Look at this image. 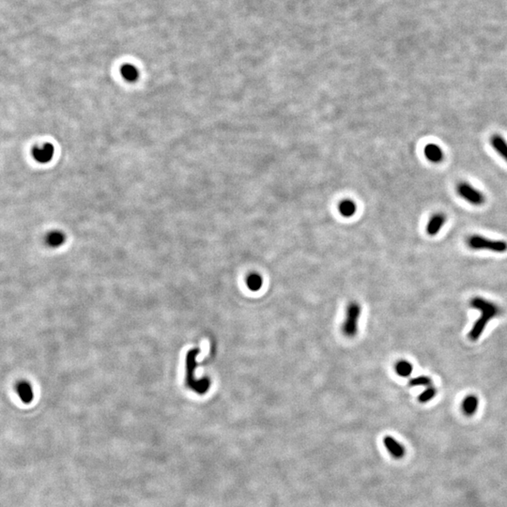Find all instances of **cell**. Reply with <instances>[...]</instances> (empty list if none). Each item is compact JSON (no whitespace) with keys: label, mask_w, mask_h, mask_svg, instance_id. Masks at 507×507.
Here are the masks:
<instances>
[{"label":"cell","mask_w":507,"mask_h":507,"mask_svg":"<svg viewBox=\"0 0 507 507\" xmlns=\"http://www.w3.org/2000/svg\"><path fill=\"white\" fill-rule=\"evenodd\" d=\"M64 240H65V237L61 232H52L50 233L48 237H47V244L50 245V246H53V247H56V246H59V245L63 244Z\"/></svg>","instance_id":"d6986e66"},{"label":"cell","mask_w":507,"mask_h":507,"mask_svg":"<svg viewBox=\"0 0 507 507\" xmlns=\"http://www.w3.org/2000/svg\"><path fill=\"white\" fill-rule=\"evenodd\" d=\"M262 277L255 272L250 273L246 277V286L251 291H257L262 287Z\"/></svg>","instance_id":"4fadbf2b"},{"label":"cell","mask_w":507,"mask_h":507,"mask_svg":"<svg viewBox=\"0 0 507 507\" xmlns=\"http://www.w3.org/2000/svg\"><path fill=\"white\" fill-rule=\"evenodd\" d=\"M339 210H340L341 214L345 217H351L356 211V206L353 201L345 200L340 204Z\"/></svg>","instance_id":"2e32d148"},{"label":"cell","mask_w":507,"mask_h":507,"mask_svg":"<svg viewBox=\"0 0 507 507\" xmlns=\"http://www.w3.org/2000/svg\"><path fill=\"white\" fill-rule=\"evenodd\" d=\"M479 406V400L477 397L470 395L463 399L462 402V411L467 416H472L476 413Z\"/></svg>","instance_id":"8fae6325"},{"label":"cell","mask_w":507,"mask_h":507,"mask_svg":"<svg viewBox=\"0 0 507 507\" xmlns=\"http://www.w3.org/2000/svg\"><path fill=\"white\" fill-rule=\"evenodd\" d=\"M54 146L48 143L40 148H35L33 150V157L38 163H46L51 161L54 156Z\"/></svg>","instance_id":"9c48e42d"},{"label":"cell","mask_w":507,"mask_h":507,"mask_svg":"<svg viewBox=\"0 0 507 507\" xmlns=\"http://www.w3.org/2000/svg\"><path fill=\"white\" fill-rule=\"evenodd\" d=\"M446 222V215L442 212L435 213L432 217L429 219L427 225H426V233L429 236L437 235L442 227H444Z\"/></svg>","instance_id":"52a82bcc"},{"label":"cell","mask_w":507,"mask_h":507,"mask_svg":"<svg viewBox=\"0 0 507 507\" xmlns=\"http://www.w3.org/2000/svg\"><path fill=\"white\" fill-rule=\"evenodd\" d=\"M395 369H396L397 374L400 377L407 378L411 375L412 370H413V366L410 362H407L406 360H400L396 363Z\"/></svg>","instance_id":"7c38bea8"},{"label":"cell","mask_w":507,"mask_h":507,"mask_svg":"<svg viewBox=\"0 0 507 507\" xmlns=\"http://www.w3.org/2000/svg\"><path fill=\"white\" fill-rule=\"evenodd\" d=\"M121 74L126 81L136 82L138 78L139 73L135 66L127 64L121 68Z\"/></svg>","instance_id":"5bb4252c"},{"label":"cell","mask_w":507,"mask_h":507,"mask_svg":"<svg viewBox=\"0 0 507 507\" xmlns=\"http://www.w3.org/2000/svg\"><path fill=\"white\" fill-rule=\"evenodd\" d=\"M493 150L507 163V141L500 135H493L490 138Z\"/></svg>","instance_id":"30bf717a"},{"label":"cell","mask_w":507,"mask_h":507,"mask_svg":"<svg viewBox=\"0 0 507 507\" xmlns=\"http://www.w3.org/2000/svg\"><path fill=\"white\" fill-rule=\"evenodd\" d=\"M467 245L472 250H489L494 253H506L507 243L502 240H492L484 236H470L467 240Z\"/></svg>","instance_id":"3957f363"},{"label":"cell","mask_w":507,"mask_h":507,"mask_svg":"<svg viewBox=\"0 0 507 507\" xmlns=\"http://www.w3.org/2000/svg\"><path fill=\"white\" fill-rule=\"evenodd\" d=\"M456 192L461 199L473 206H481L486 201L484 194L466 181H462L457 184Z\"/></svg>","instance_id":"5b68a950"},{"label":"cell","mask_w":507,"mask_h":507,"mask_svg":"<svg viewBox=\"0 0 507 507\" xmlns=\"http://www.w3.org/2000/svg\"><path fill=\"white\" fill-rule=\"evenodd\" d=\"M408 384L410 387H418V386L429 387L432 384V380H431V378H429L427 376H418V377H415L409 380Z\"/></svg>","instance_id":"ac0fdd59"},{"label":"cell","mask_w":507,"mask_h":507,"mask_svg":"<svg viewBox=\"0 0 507 507\" xmlns=\"http://www.w3.org/2000/svg\"><path fill=\"white\" fill-rule=\"evenodd\" d=\"M424 154L427 161L432 163H440L444 159V151L442 148L434 143H429L424 149Z\"/></svg>","instance_id":"ba28073f"},{"label":"cell","mask_w":507,"mask_h":507,"mask_svg":"<svg viewBox=\"0 0 507 507\" xmlns=\"http://www.w3.org/2000/svg\"><path fill=\"white\" fill-rule=\"evenodd\" d=\"M438 391L435 388L434 386H429V387H426V389L425 391H423L419 397H418V401L420 403H423V404H426L427 402H429L430 400L434 399L437 395Z\"/></svg>","instance_id":"e0dca14e"},{"label":"cell","mask_w":507,"mask_h":507,"mask_svg":"<svg viewBox=\"0 0 507 507\" xmlns=\"http://www.w3.org/2000/svg\"><path fill=\"white\" fill-rule=\"evenodd\" d=\"M362 314V309L358 303L353 302L347 307L346 318L342 325V332L345 336L353 338L358 332V321Z\"/></svg>","instance_id":"277c9868"},{"label":"cell","mask_w":507,"mask_h":507,"mask_svg":"<svg viewBox=\"0 0 507 507\" xmlns=\"http://www.w3.org/2000/svg\"><path fill=\"white\" fill-rule=\"evenodd\" d=\"M383 444L390 455L395 458H402L405 455V448L394 437L386 436L383 439Z\"/></svg>","instance_id":"8992f818"},{"label":"cell","mask_w":507,"mask_h":507,"mask_svg":"<svg viewBox=\"0 0 507 507\" xmlns=\"http://www.w3.org/2000/svg\"><path fill=\"white\" fill-rule=\"evenodd\" d=\"M470 306L479 310L481 317L473 324L470 333L469 338L471 341H477L483 335L486 327L493 317H497L500 314V308L494 303L484 299L482 297H474L470 302Z\"/></svg>","instance_id":"6da1fadb"},{"label":"cell","mask_w":507,"mask_h":507,"mask_svg":"<svg viewBox=\"0 0 507 507\" xmlns=\"http://www.w3.org/2000/svg\"><path fill=\"white\" fill-rule=\"evenodd\" d=\"M200 354V349H194L187 354V384L190 386V388L194 390L195 392L199 393L200 395L205 394L210 385V381L208 379H202V380H197L195 379V371L197 366V356Z\"/></svg>","instance_id":"7a4b0ae2"},{"label":"cell","mask_w":507,"mask_h":507,"mask_svg":"<svg viewBox=\"0 0 507 507\" xmlns=\"http://www.w3.org/2000/svg\"><path fill=\"white\" fill-rule=\"evenodd\" d=\"M18 393L20 398H21L22 401L24 403L28 404V403H30L32 401V399H33L32 389L26 382H22V383L19 384Z\"/></svg>","instance_id":"9a60e30c"}]
</instances>
